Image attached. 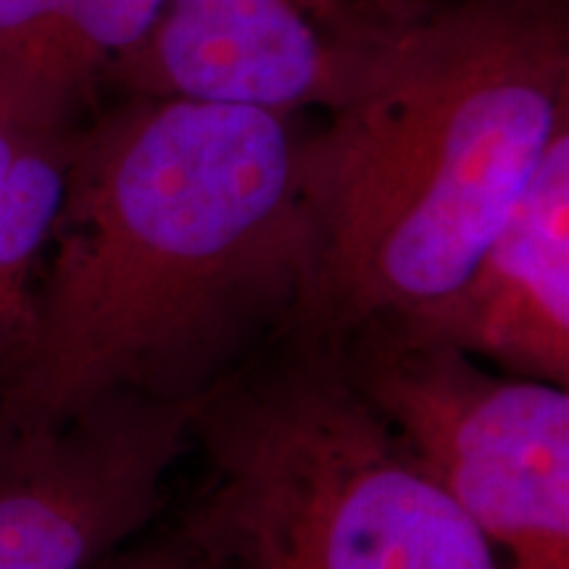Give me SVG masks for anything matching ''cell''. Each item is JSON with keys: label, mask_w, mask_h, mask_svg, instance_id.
I'll list each match as a JSON object with an SVG mask.
<instances>
[{"label": "cell", "mask_w": 569, "mask_h": 569, "mask_svg": "<svg viewBox=\"0 0 569 569\" xmlns=\"http://www.w3.org/2000/svg\"><path fill=\"white\" fill-rule=\"evenodd\" d=\"M301 119L169 96L82 119L0 430L117 393L193 403L301 322L317 277Z\"/></svg>", "instance_id": "1"}, {"label": "cell", "mask_w": 569, "mask_h": 569, "mask_svg": "<svg viewBox=\"0 0 569 569\" xmlns=\"http://www.w3.org/2000/svg\"><path fill=\"white\" fill-rule=\"evenodd\" d=\"M306 134L317 277L343 338L465 280L569 132L567 0H446Z\"/></svg>", "instance_id": "2"}, {"label": "cell", "mask_w": 569, "mask_h": 569, "mask_svg": "<svg viewBox=\"0 0 569 569\" xmlns=\"http://www.w3.org/2000/svg\"><path fill=\"white\" fill-rule=\"evenodd\" d=\"M201 488L174 538L201 569H501L346 372L290 330L193 401Z\"/></svg>", "instance_id": "3"}, {"label": "cell", "mask_w": 569, "mask_h": 569, "mask_svg": "<svg viewBox=\"0 0 569 569\" xmlns=\"http://www.w3.org/2000/svg\"><path fill=\"white\" fill-rule=\"evenodd\" d=\"M340 340L359 393L507 569H569V390L498 377L396 319Z\"/></svg>", "instance_id": "4"}, {"label": "cell", "mask_w": 569, "mask_h": 569, "mask_svg": "<svg viewBox=\"0 0 569 569\" xmlns=\"http://www.w3.org/2000/svg\"><path fill=\"white\" fill-rule=\"evenodd\" d=\"M446 0H163L101 71L119 96L330 113Z\"/></svg>", "instance_id": "5"}, {"label": "cell", "mask_w": 569, "mask_h": 569, "mask_svg": "<svg viewBox=\"0 0 569 569\" xmlns=\"http://www.w3.org/2000/svg\"><path fill=\"white\" fill-rule=\"evenodd\" d=\"M193 403L117 393L42 430H0V569H92L167 503Z\"/></svg>", "instance_id": "6"}, {"label": "cell", "mask_w": 569, "mask_h": 569, "mask_svg": "<svg viewBox=\"0 0 569 569\" xmlns=\"http://www.w3.org/2000/svg\"><path fill=\"white\" fill-rule=\"evenodd\" d=\"M511 377L569 388V132L465 280L398 317Z\"/></svg>", "instance_id": "7"}, {"label": "cell", "mask_w": 569, "mask_h": 569, "mask_svg": "<svg viewBox=\"0 0 569 569\" xmlns=\"http://www.w3.org/2000/svg\"><path fill=\"white\" fill-rule=\"evenodd\" d=\"M96 90L53 63L0 56V393L32 351L69 153Z\"/></svg>", "instance_id": "8"}, {"label": "cell", "mask_w": 569, "mask_h": 569, "mask_svg": "<svg viewBox=\"0 0 569 569\" xmlns=\"http://www.w3.org/2000/svg\"><path fill=\"white\" fill-rule=\"evenodd\" d=\"M163 0H0V56L59 63L101 88V71L138 46Z\"/></svg>", "instance_id": "9"}, {"label": "cell", "mask_w": 569, "mask_h": 569, "mask_svg": "<svg viewBox=\"0 0 569 569\" xmlns=\"http://www.w3.org/2000/svg\"><path fill=\"white\" fill-rule=\"evenodd\" d=\"M177 561H180V543L172 532H163L161 538L119 549L92 569H174Z\"/></svg>", "instance_id": "10"}, {"label": "cell", "mask_w": 569, "mask_h": 569, "mask_svg": "<svg viewBox=\"0 0 569 569\" xmlns=\"http://www.w3.org/2000/svg\"><path fill=\"white\" fill-rule=\"evenodd\" d=\"M177 543H180V540H177ZM174 569H201L196 565V559L190 557L188 551H184V546L180 543V561H177V567Z\"/></svg>", "instance_id": "11"}]
</instances>
